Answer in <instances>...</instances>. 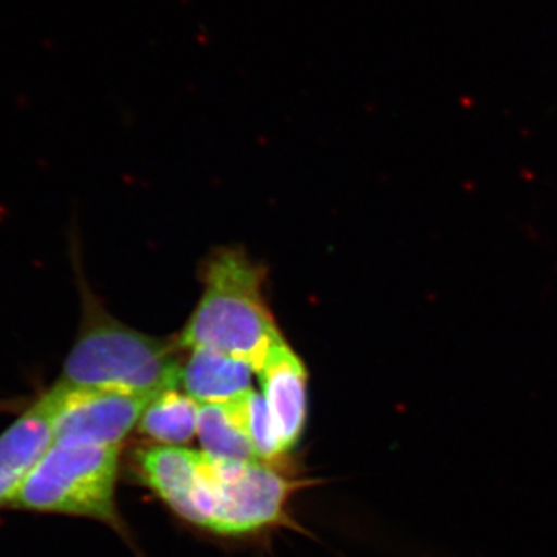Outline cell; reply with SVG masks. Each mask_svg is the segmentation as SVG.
<instances>
[{"label": "cell", "instance_id": "cell-7", "mask_svg": "<svg viewBox=\"0 0 557 557\" xmlns=\"http://www.w3.org/2000/svg\"><path fill=\"white\" fill-rule=\"evenodd\" d=\"M263 398L285 453L299 442L307 421V370L285 341L276 344L259 370Z\"/></svg>", "mask_w": 557, "mask_h": 557}, {"label": "cell", "instance_id": "cell-10", "mask_svg": "<svg viewBox=\"0 0 557 557\" xmlns=\"http://www.w3.org/2000/svg\"><path fill=\"white\" fill-rule=\"evenodd\" d=\"M199 403L177 388L161 392L143 412L139 428L148 437L166 446L188 443L197 432Z\"/></svg>", "mask_w": 557, "mask_h": 557}, {"label": "cell", "instance_id": "cell-3", "mask_svg": "<svg viewBox=\"0 0 557 557\" xmlns=\"http://www.w3.org/2000/svg\"><path fill=\"white\" fill-rule=\"evenodd\" d=\"M284 341L262 296V271L237 249L208 262L205 293L180 336L189 348L208 347L247 361L256 373Z\"/></svg>", "mask_w": 557, "mask_h": 557}, {"label": "cell", "instance_id": "cell-11", "mask_svg": "<svg viewBox=\"0 0 557 557\" xmlns=\"http://www.w3.org/2000/svg\"><path fill=\"white\" fill-rule=\"evenodd\" d=\"M240 405L245 426L259 460H273L284 454L281 435L263 395L249 391L240 397Z\"/></svg>", "mask_w": 557, "mask_h": 557}, {"label": "cell", "instance_id": "cell-5", "mask_svg": "<svg viewBox=\"0 0 557 557\" xmlns=\"http://www.w3.org/2000/svg\"><path fill=\"white\" fill-rule=\"evenodd\" d=\"M60 387L54 438L120 448L153 398L98 388Z\"/></svg>", "mask_w": 557, "mask_h": 557}, {"label": "cell", "instance_id": "cell-9", "mask_svg": "<svg viewBox=\"0 0 557 557\" xmlns=\"http://www.w3.org/2000/svg\"><path fill=\"white\" fill-rule=\"evenodd\" d=\"M197 434L203 453L209 457L222 460H259L245 426L240 398L199 405Z\"/></svg>", "mask_w": 557, "mask_h": 557}, {"label": "cell", "instance_id": "cell-1", "mask_svg": "<svg viewBox=\"0 0 557 557\" xmlns=\"http://www.w3.org/2000/svg\"><path fill=\"white\" fill-rule=\"evenodd\" d=\"M288 490L287 480L260 460H222L189 450L159 496L196 525L244 534L281 518Z\"/></svg>", "mask_w": 557, "mask_h": 557}, {"label": "cell", "instance_id": "cell-8", "mask_svg": "<svg viewBox=\"0 0 557 557\" xmlns=\"http://www.w3.org/2000/svg\"><path fill=\"white\" fill-rule=\"evenodd\" d=\"M255 369L244 359L214 348H193L188 364L182 370L186 395L199 405L226 403L244 397L251 388Z\"/></svg>", "mask_w": 557, "mask_h": 557}, {"label": "cell", "instance_id": "cell-2", "mask_svg": "<svg viewBox=\"0 0 557 557\" xmlns=\"http://www.w3.org/2000/svg\"><path fill=\"white\" fill-rule=\"evenodd\" d=\"M81 324L62 366L61 383L120 394L157 397L177 388L182 369L174 347L110 317L79 284Z\"/></svg>", "mask_w": 557, "mask_h": 557}, {"label": "cell", "instance_id": "cell-6", "mask_svg": "<svg viewBox=\"0 0 557 557\" xmlns=\"http://www.w3.org/2000/svg\"><path fill=\"white\" fill-rule=\"evenodd\" d=\"M58 410L60 387L54 383L0 432V508L11 507L22 483L53 442Z\"/></svg>", "mask_w": 557, "mask_h": 557}, {"label": "cell", "instance_id": "cell-4", "mask_svg": "<svg viewBox=\"0 0 557 557\" xmlns=\"http://www.w3.org/2000/svg\"><path fill=\"white\" fill-rule=\"evenodd\" d=\"M120 448L53 438L11 507L116 523Z\"/></svg>", "mask_w": 557, "mask_h": 557}]
</instances>
